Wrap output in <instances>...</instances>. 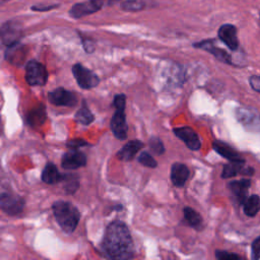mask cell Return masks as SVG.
Masks as SVG:
<instances>
[{"label": "cell", "instance_id": "cell-1", "mask_svg": "<svg viewBox=\"0 0 260 260\" xmlns=\"http://www.w3.org/2000/svg\"><path fill=\"white\" fill-rule=\"evenodd\" d=\"M102 247L106 256L111 259L125 260L134 256L131 235L127 225L120 220H115L107 226Z\"/></svg>", "mask_w": 260, "mask_h": 260}, {"label": "cell", "instance_id": "cell-2", "mask_svg": "<svg viewBox=\"0 0 260 260\" xmlns=\"http://www.w3.org/2000/svg\"><path fill=\"white\" fill-rule=\"evenodd\" d=\"M53 212L63 232L71 234L75 231L80 219V212L72 203L59 200L53 204Z\"/></svg>", "mask_w": 260, "mask_h": 260}, {"label": "cell", "instance_id": "cell-3", "mask_svg": "<svg viewBox=\"0 0 260 260\" xmlns=\"http://www.w3.org/2000/svg\"><path fill=\"white\" fill-rule=\"evenodd\" d=\"M48 79V72L46 67L36 61L30 60L25 65V80L29 85H44Z\"/></svg>", "mask_w": 260, "mask_h": 260}, {"label": "cell", "instance_id": "cell-4", "mask_svg": "<svg viewBox=\"0 0 260 260\" xmlns=\"http://www.w3.org/2000/svg\"><path fill=\"white\" fill-rule=\"evenodd\" d=\"M72 73L78 85L83 89H90L96 86L100 82L99 76L93 71L84 67L82 64H75L72 67Z\"/></svg>", "mask_w": 260, "mask_h": 260}, {"label": "cell", "instance_id": "cell-5", "mask_svg": "<svg viewBox=\"0 0 260 260\" xmlns=\"http://www.w3.org/2000/svg\"><path fill=\"white\" fill-rule=\"evenodd\" d=\"M111 129L116 138L120 140L127 138L128 125L126 122L125 105L115 107V113L111 119Z\"/></svg>", "mask_w": 260, "mask_h": 260}, {"label": "cell", "instance_id": "cell-6", "mask_svg": "<svg viewBox=\"0 0 260 260\" xmlns=\"http://www.w3.org/2000/svg\"><path fill=\"white\" fill-rule=\"evenodd\" d=\"M0 206L5 213L9 215H16L23 210L24 200L18 195L9 192H2L0 197Z\"/></svg>", "mask_w": 260, "mask_h": 260}, {"label": "cell", "instance_id": "cell-7", "mask_svg": "<svg viewBox=\"0 0 260 260\" xmlns=\"http://www.w3.org/2000/svg\"><path fill=\"white\" fill-rule=\"evenodd\" d=\"M48 100L51 104L56 106L73 107L77 104L76 95L63 87H58L50 91L48 93Z\"/></svg>", "mask_w": 260, "mask_h": 260}, {"label": "cell", "instance_id": "cell-8", "mask_svg": "<svg viewBox=\"0 0 260 260\" xmlns=\"http://www.w3.org/2000/svg\"><path fill=\"white\" fill-rule=\"evenodd\" d=\"M174 133L179 139H181L186 144V146L189 149L198 150L200 148L201 141L199 139V136L191 127L184 126V127L175 128Z\"/></svg>", "mask_w": 260, "mask_h": 260}, {"label": "cell", "instance_id": "cell-9", "mask_svg": "<svg viewBox=\"0 0 260 260\" xmlns=\"http://www.w3.org/2000/svg\"><path fill=\"white\" fill-rule=\"evenodd\" d=\"M86 164V156L84 153L76 150V149H71L67 152H65L62 156L61 160V166L64 170H76L80 167L85 166Z\"/></svg>", "mask_w": 260, "mask_h": 260}, {"label": "cell", "instance_id": "cell-10", "mask_svg": "<svg viewBox=\"0 0 260 260\" xmlns=\"http://www.w3.org/2000/svg\"><path fill=\"white\" fill-rule=\"evenodd\" d=\"M103 4L104 0H89L82 3H77L70 9L69 13L74 18H80L100 10Z\"/></svg>", "mask_w": 260, "mask_h": 260}, {"label": "cell", "instance_id": "cell-11", "mask_svg": "<svg viewBox=\"0 0 260 260\" xmlns=\"http://www.w3.org/2000/svg\"><path fill=\"white\" fill-rule=\"evenodd\" d=\"M218 38L231 49L237 50L239 46L237 29L232 24H223L218 29Z\"/></svg>", "mask_w": 260, "mask_h": 260}, {"label": "cell", "instance_id": "cell-12", "mask_svg": "<svg viewBox=\"0 0 260 260\" xmlns=\"http://www.w3.org/2000/svg\"><path fill=\"white\" fill-rule=\"evenodd\" d=\"M190 175L189 169L186 165L181 162H175L171 168V180L177 187H183Z\"/></svg>", "mask_w": 260, "mask_h": 260}, {"label": "cell", "instance_id": "cell-13", "mask_svg": "<svg viewBox=\"0 0 260 260\" xmlns=\"http://www.w3.org/2000/svg\"><path fill=\"white\" fill-rule=\"evenodd\" d=\"M144 146L139 140H131L127 142L117 153V157L123 161H129L133 159L135 154Z\"/></svg>", "mask_w": 260, "mask_h": 260}, {"label": "cell", "instance_id": "cell-14", "mask_svg": "<svg viewBox=\"0 0 260 260\" xmlns=\"http://www.w3.org/2000/svg\"><path fill=\"white\" fill-rule=\"evenodd\" d=\"M194 47L201 48V49H204V50L208 51L209 53H211L212 55H214L217 59H219V60L222 61V62H225V63H229V64L232 63V62H231V57H230V55H229L225 51H223V50H221V49L215 47V46L213 45V42H212V41H202V42H200V43L194 44Z\"/></svg>", "mask_w": 260, "mask_h": 260}, {"label": "cell", "instance_id": "cell-15", "mask_svg": "<svg viewBox=\"0 0 260 260\" xmlns=\"http://www.w3.org/2000/svg\"><path fill=\"white\" fill-rule=\"evenodd\" d=\"M63 179L64 175L60 174L57 167L52 162H48L42 172V180L47 184H56L62 182Z\"/></svg>", "mask_w": 260, "mask_h": 260}, {"label": "cell", "instance_id": "cell-16", "mask_svg": "<svg viewBox=\"0 0 260 260\" xmlns=\"http://www.w3.org/2000/svg\"><path fill=\"white\" fill-rule=\"evenodd\" d=\"M5 57L10 63L19 66L23 63V61L25 59L24 49L21 46L16 45V43L12 44L9 46V48H7Z\"/></svg>", "mask_w": 260, "mask_h": 260}, {"label": "cell", "instance_id": "cell-17", "mask_svg": "<svg viewBox=\"0 0 260 260\" xmlns=\"http://www.w3.org/2000/svg\"><path fill=\"white\" fill-rule=\"evenodd\" d=\"M250 187V181L247 179L239 180V181H233L229 184L230 190L233 192V194L238 197L240 202H244L246 200V195Z\"/></svg>", "mask_w": 260, "mask_h": 260}, {"label": "cell", "instance_id": "cell-18", "mask_svg": "<svg viewBox=\"0 0 260 260\" xmlns=\"http://www.w3.org/2000/svg\"><path fill=\"white\" fill-rule=\"evenodd\" d=\"M213 148L221 156L228 158L231 161H233V160H242L239 153L233 147H231L229 144H226L222 141L215 140L213 142Z\"/></svg>", "mask_w": 260, "mask_h": 260}, {"label": "cell", "instance_id": "cell-19", "mask_svg": "<svg viewBox=\"0 0 260 260\" xmlns=\"http://www.w3.org/2000/svg\"><path fill=\"white\" fill-rule=\"evenodd\" d=\"M19 36V29L15 25H12L11 23H6V25H4L2 28V41L6 45L10 46L12 44H15Z\"/></svg>", "mask_w": 260, "mask_h": 260}, {"label": "cell", "instance_id": "cell-20", "mask_svg": "<svg viewBox=\"0 0 260 260\" xmlns=\"http://www.w3.org/2000/svg\"><path fill=\"white\" fill-rule=\"evenodd\" d=\"M244 203V212L248 216H255L260 210V197L258 195H251L246 198Z\"/></svg>", "mask_w": 260, "mask_h": 260}, {"label": "cell", "instance_id": "cell-21", "mask_svg": "<svg viewBox=\"0 0 260 260\" xmlns=\"http://www.w3.org/2000/svg\"><path fill=\"white\" fill-rule=\"evenodd\" d=\"M243 166H244L243 160H233V161H231L230 164H228L223 167L221 177L224 178V179H228V178L235 177L240 173H245V172H243L244 171Z\"/></svg>", "mask_w": 260, "mask_h": 260}, {"label": "cell", "instance_id": "cell-22", "mask_svg": "<svg viewBox=\"0 0 260 260\" xmlns=\"http://www.w3.org/2000/svg\"><path fill=\"white\" fill-rule=\"evenodd\" d=\"M47 116H46V110L45 107L43 105L39 106L38 108L34 109L27 116V122L31 125V126H37V125H41L44 123V121L46 120Z\"/></svg>", "mask_w": 260, "mask_h": 260}, {"label": "cell", "instance_id": "cell-23", "mask_svg": "<svg viewBox=\"0 0 260 260\" xmlns=\"http://www.w3.org/2000/svg\"><path fill=\"white\" fill-rule=\"evenodd\" d=\"M184 218L187 221V223L194 229L201 226V223H202L201 215L191 207L187 206L184 208Z\"/></svg>", "mask_w": 260, "mask_h": 260}, {"label": "cell", "instance_id": "cell-24", "mask_svg": "<svg viewBox=\"0 0 260 260\" xmlns=\"http://www.w3.org/2000/svg\"><path fill=\"white\" fill-rule=\"evenodd\" d=\"M93 120L94 116L86 106L81 107L75 114V121L81 125H88Z\"/></svg>", "mask_w": 260, "mask_h": 260}, {"label": "cell", "instance_id": "cell-25", "mask_svg": "<svg viewBox=\"0 0 260 260\" xmlns=\"http://www.w3.org/2000/svg\"><path fill=\"white\" fill-rule=\"evenodd\" d=\"M62 182H64V184H65V191L69 194L75 193V191L79 187L78 176L74 175V174L64 175V179H63Z\"/></svg>", "mask_w": 260, "mask_h": 260}, {"label": "cell", "instance_id": "cell-26", "mask_svg": "<svg viewBox=\"0 0 260 260\" xmlns=\"http://www.w3.org/2000/svg\"><path fill=\"white\" fill-rule=\"evenodd\" d=\"M146 6V0H127L123 3L122 7L125 10L137 11Z\"/></svg>", "mask_w": 260, "mask_h": 260}, {"label": "cell", "instance_id": "cell-27", "mask_svg": "<svg viewBox=\"0 0 260 260\" xmlns=\"http://www.w3.org/2000/svg\"><path fill=\"white\" fill-rule=\"evenodd\" d=\"M138 161L143 165L144 167L147 168H155L157 166L156 160L151 156V154H149L146 151H142L139 155H138Z\"/></svg>", "mask_w": 260, "mask_h": 260}, {"label": "cell", "instance_id": "cell-28", "mask_svg": "<svg viewBox=\"0 0 260 260\" xmlns=\"http://www.w3.org/2000/svg\"><path fill=\"white\" fill-rule=\"evenodd\" d=\"M149 148L151 149L152 152H154L155 154L159 155L162 154L165 152V147H164V143L161 142V140L157 137H152L149 140Z\"/></svg>", "mask_w": 260, "mask_h": 260}, {"label": "cell", "instance_id": "cell-29", "mask_svg": "<svg viewBox=\"0 0 260 260\" xmlns=\"http://www.w3.org/2000/svg\"><path fill=\"white\" fill-rule=\"evenodd\" d=\"M215 257H216L217 259H220V260H235V259H240V256L237 255V254L230 253V252H226V251H220V250L215 251Z\"/></svg>", "mask_w": 260, "mask_h": 260}, {"label": "cell", "instance_id": "cell-30", "mask_svg": "<svg viewBox=\"0 0 260 260\" xmlns=\"http://www.w3.org/2000/svg\"><path fill=\"white\" fill-rule=\"evenodd\" d=\"M88 143L83 140L82 138H74V139H71V140H68L66 145L71 148V149H76L78 147H81V146H86Z\"/></svg>", "mask_w": 260, "mask_h": 260}, {"label": "cell", "instance_id": "cell-31", "mask_svg": "<svg viewBox=\"0 0 260 260\" xmlns=\"http://www.w3.org/2000/svg\"><path fill=\"white\" fill-rule=\"evenodd\" d=\"M252 257L253 259L260 258V237L256 239L252 244Z\"/></svg>", "mask_w": 260, "mask_h": 260}, {"label": "cell", "instance_id": "cell-32", "mask_svg": "<svg viewBox=\"0 0 260 260\" xmlns=\"http://www.w3.org/2000/svg\"><path fill=\"white\" fill-rule=\"evenodd\" d=\"M250 85L252 88L258 92H260V76L254 75L250 78Z\"/></svg>", "mask_w": 260, "mask_h": 260}, {"label": "cell", "instance_id": "cell-33", "mask_svg": "<svg viewBox=\"0 0 260 260\" xmlns=\"http://www.w3.org/2000/svg\"><path fill=\"white\" fill-rule=\"evenodd\" d=\"M56 7V5H53V6H46V7H43V6H35V7H31V9L34 10H39V11H44V10H49V9H52Z\"/></svg>", "mask_w": 260, "mask_h": 260}, {"label": "cell", "instance_id": "cell-34", "mask_svg": "<svg viewBox=\"0 0 260 260\" xmlns=\"http://www.w3.org/2000/svg\"><path fill=\"white\" fill-rule=\"evenodd\" d=\"M115 1H117V0H110L109 2H110V3H112V2H115Z\"/></svg>", "mask_w": 260, "mask_h": 260}]
</instances>
